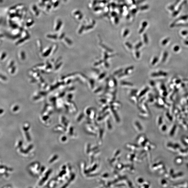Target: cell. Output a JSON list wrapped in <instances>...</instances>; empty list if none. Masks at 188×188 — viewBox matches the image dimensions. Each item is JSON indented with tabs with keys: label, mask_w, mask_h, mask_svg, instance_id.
I'll use <instances>...</instances> for the list:
<instances>
[{
	"label": "cell",
	"mask_w": 188,
	"mask_h": 188,
	"mask_svg": "<svg viewBox=\"0 0 188 188\" xmlns=\"http://www.w3.org/2000/svg\"><path fill=\"white\" fill-rule=\"evenodd\" d=\"M143 37H144L145 42V43H147L148 39L147 36L145 34H144V35H143Z\"/></svg>",
	"instance_id": "277c9868"
},
{
	"label": "cell",
	"mask_w": 188,
	"mask_h": 188,
	"mask_svg": "<svg viewBox=\"0 0 188 188\" xmlns=\"http://www.w3.org/2000/svg\"><path fill=\"white\" fill-rule=\"evenodd\" d=\"M122 70H119V71H117V72H115V73H114L115 75H116V74H117L118 73H120L121 72H122Z\"/></svg>",
	"instance_id": "7c38bea8"
},
{
	"label": "cell",
	"mask_w": 188,
	"mask_h": 188,
	"mask_svg": "<svg viewBox=\"0 0 188 188\" xmlns=\"http://www.w3.org/2000/svg\"><path fill=\"white\" fill-rule=\"evenodd\" d=\"M122 84L123 85H128V86H133V84L131 83H129L126 82H122Z\"/></svg>",
	"instance_id": "7a4b0ae2"
},
{
	"label": "cell",
	"mask_w": 188,
	"mask_h": 188,
	"mask_svg": "<svg viewBox=\"0 0 188 188\" xmlns=\"http://www.w3.org/2000/svg\"><path fill=\"white\" fill-rule=\"evenodd\" d=\"M147 22H144L142 23V27L145 28V27L147 25Z\"/></svg>",
	"instance_id": "52a82bcc"
},
{
	"label": "cell",
	"mask_w": 188,
	"mask_h": 188,
	"mask_svg": "<svg viewBox=\"0 0 188 188\" xmlns=\"http://www.w3.org/2000/svg\"><path fill=\"white\" fill-rule=\"evenodd\" d=\"M136 11H137V10H133L132 11V13H136Z\"/></svg>",
	"instance_id": "9a60e30c"
},
{
	"label": "cell",
	"mask_w": 188,
	"mask_h": 188,
	"mask_svg": "<svg viewBox=\"0 0 188 188\" xmlns=\"http://www.w3.org/2000/svg\"><path fill=\"white\" fill-rule=\"evenodd\" d=\"M133 68H133V67H129V68H128L126 70V73H128L129 71H131V70H133Z\"/></svg>",
	"instance_id": "3957f363"
},
{
	"label": "cell",
	"mask_w": 188,
	"mask_h": 188,
	"mask_svg": "<svg viewBox=\"0 0 188 188\" xmlns=\"http://www.w3.org/2000/svg\"><path fill=\"white\" fill-rule=\"evenodd\" d=\"M105 76V73H103V74H102V75H100L99 77V79H101L102 78H103V77H104V76Z\"/></svg>",
	"instance_id": "ba28073f"
},
{
	"label": "cell",
	"mask_w": 188,
	"mask_h": 188,
	"mask_svg": "<svg viewBox=\"0 0 188 188\" xmlns=\"http://www.w3.org/2000/svg\"><path fill=\"white\" fill-rule=\"evenodd\" d=\"M148 8V6H145V7H141V8H140V9H141V10H145V9H147Z\"/></svg>",
	"instance_id": "30bf717a"
},
{
	"label": "cell",
	"mask_w": 188,
	"mask_h": 188,
	"mask_svg": "<svg viewBox=\"0 0 188 188\" xmlns=\"http://www.w3.org/2000/svg\"><path fill=\"white\" fill-rule=\"evenodd\" d=\"M129 31L127 29L125 31L124 33L123 34V37L126 36L129 33Z\"/></svg>",
	"instance_id": "8992f818"
},
{
	"label": "cell",
	"mask_w": 188,
	"mask_h": 188,
	"mask_svg": "<svg viewBox=\"0 0 188 188\" xmlns=\"http://www.w3.org/2000/svg\"><path fill=\"white\" fill-rule=\"evenodd\" d=\"M103 100H102V101H102V102H103ZM105 102H106V101H105V100H104V101H103V102H104V103H105Z\"/></svg>",
	"instance_id": "2e32d148"
},
{
	"label": "cell",
	"mask_w": 188,
	"mask_h": 188,
	"mask_svg": "<svg viewBox=\"0 0 188 188\" xmlns=\"http://www.w3.org/2000/svg\"><path fill=\"white\" fill-rule=\"evenodd\" d=\"M158 60V58H157L155 57L153 59V61L152 65H154V64H155L156 63V62Z\"/></svg>",
	"instance_id": "5b68a950"
},
{
	"label": "cell",
	"mask_w": 188,
	"mask_h": 188,
	"mask_svg": "<svg viewBox=\"0 0 188 188\" xmlns=\"http://www.w3.org/2000/svg\"><path fill=\"white\" fill-rule=\"evenodd\" d=\"M118 18H117V17H116V18L115 21V23H117L118 22Z\"/></svg>",
	"instance_id": "5bb4252c"
},
{
	"label": "cell",
	"mask_w": 188,
	"mask_h": 188,
	"mask_svg": "<svg viewBox=\"0 0 188 188\" xmlns=\"http://www.w3.org/2000/svg\"><path fill=\"white\" fill-rule=\"evenodd\" d=\"M148 90V89L147 88H146L145 89L143 90L140 93V95H139V97L142 96L144 95V94Z\"/></svg>",
	"instance_id": "6da1fadb"
},
{
	"label": "cell",
	"mask_w": 188,
	"mask_h": 188,
	"mask_svg": "<svg viewBox=\"0 0 188 188\" xmlns=\"http://www.w3.org/2000/svg\"><path fill=\"white\" fill-rule=\"evenodd\" d=\"M126 45H127L128 47H129V48H132V46L130 44H129V43H126Z\"/></svg>",
	"instance_id": "8fae6325"
},
{
	"label": "cell",
	"mask_w": 188,
	"mask_h": 188,
	"mask_svg": "<svg viewBox=\"0 0 188 188\" xmlns=\"http://www.w3.org/2000/svg\"><path fill=\"white\" fill-rule=\"evenodd\" d=\"M116 14V13H115V12H112V13H111V15L113 16H115Z\"/></svg>",
	"instance_id": "4fadbf2b"
},
{
	"label": "cell",
	"mask_w": 188,
	"mask_h": 188,
	"mask_svg": "<svg viewBox=\"0 0 188 188\" xmlns=\"http://www.w3.org/2000/svg\"><path fill=\"white\" fill-rule=\"evenodd\" d=\"M142 45V43H141H141H139V44H138V45H137V46H136V48H139V47H140V46H141V45Z\"/></svg>",
	"instance_id": "9c48e42d"
}]
</instances>
